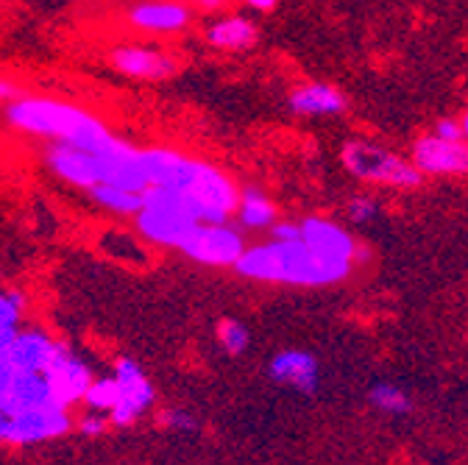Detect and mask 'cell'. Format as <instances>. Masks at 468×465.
<instances>
[{"label":"cell","mask_w":468,"mask_h":465,"mask_svg":"<svg viewBox=\"0 0 468 465\" xmlns=\"http://www.w3.org/2000/svg\"><path fill=\"white\" fill-rule=\"evenodd\" d=\"M268 376L282 387L313 396L321 387V363L315 354L302 352V348H284L268 363Z\"/></svg>","instance_id":"obj_15"},{"label":"cell","mask_w":468,"mask_h":465,"mask_svg":"<svg viewBox=\"0 0 468 465\" xmlns=\"http://www.w3.org/2000/svg\"><path fill=\"white\" fill-rule=\"evenodd\" d=\"M243 228L234 223H196V228L182 243V254L207 268H234L246 251Z\"/></svg>","instance_id":"obj_7"},{"label":"cell","mask_w":468,"mask_h":465,"mask_svg":"<svg viewBox=\"0 0 468 465\" xmlns=\"http://www.w3.org/2000/svg\"><path fill=\"white\" fill-rule=\"evenodd\" d=\"M45 162L56 179H62L70 187L92 190L95 185H103V156L95 151H84L65 143H50L45 151Z\"/></svg>","instance_id":"obj_11"},{"label":"cell","mask_w":468,"mask_h":465,"mask_svg":"<svg viewBox=\"0 0 468 465\" xmlns=\"http://www.w3.org/2000/svg\"><path fill=\"white\" fill-rule=\"evenodd\" d=\"M159 424L165 429H173V432H198V418L190 413V410H182V407H173V410H165L159 416Z\"/></svg>","instance_id":"obj_26"},{"label":"cell","mask_w":468,"mask_h":465,"mask_svg":"<svg viewBox=\"0 0 468 465\" xmlns=\"http://www.w3.org/2000/svg\"><path fill=\"white\" fill-rule=\"evenodd\" d=\"M45 376H48V382L53 387L56 401L62 404V407H68V410H70L73 404H81L90 382L95 379L92 368L73 352L70 345H62V352L53 357V363L48 365Z\"/></svg>","instance_id":"obj_13"},{"label":"cell","mask_w":468,"mask_h":465,"mask_svg":"<svg viewBox=\"0 0 468 465\" xmlns=\"http://www.w3.org/2000/svg\"><path fill=\"white\" fill-rule=\"evenodd\" d=\"M73 429V416L68 407L48 404L28 407L20 413L0 416V443L4 446H37L62 438Z\"/></svg>","instance_id":"obj_6"},{"label":"cell","mask_w":468,"mask_h":465,"mask_svg":"<svg viewBox=\"0 0 468 465\" xmlns=\"http://www.w3.org/2000/svg\"><path fill=\"white\" fill-rule=\"evenodd\" d=\"M368 401L377 407L379 413H388V416H407L410 410H413V401H410V396L390 385V382H377L371 390H368Z\"/></svg>","instance_id":"obj_20"},{"label":"cell","mask_w":468,"mask_h":465,"mask_svg":"<svg viewBox=\"0 0 468 465\" xmlns=\"http://www.w3.org/2000/svg\"><path fill=\"white\" fill-rule=\"evenodd\" d=\"M112 379L117 387L114 407L109 410V424L112 427H132L137 424L156 401V390L143 371V365L132 357H121L112 368Z\"/></svg>","instance_id":"obj_8"},{"label":"cell","mask_w":468,"mask_h":465,"mask_svg":"<svg viewBox=\"0 0 468 465\" xmlns=\"http://www.w3.org/2000/svg\"><path fill=\"white\" fill-rule=\"evenodd\" d=\"M79 427V432L84 435V438H101L112 424H109V416H103V413H92V410H87V416L76 424Z\"/></svg>","instance_id":"obj_27"},{"label":"cell","mask_w":468,"mask_h":465,"mask_svg":"<svg viewBox=\"0 0 468 465\" xmlns=\"http://www.w3.org/2000/svg\"><path fill=\"white\" fill-rule=\"evenodd\" d=\"M143 167L148 187L179 193L198 223H226L234 217L240 187L218 164L176 148H143Z\"/></svg>","instance_id":"obj_1"},{"label":"cell","mask_w":468,"mask_h":465,"mask_svg":"<svg viewBox=\"0 0 468 465\" xmlns=\"http://www.w3.org/2000/svg\"><path fill=\"white\" fill-rule=\"evenodd\" d=\"M90 198L95 201V206L121 215V217H134L137 209L143 206V193L126 190V187H114V185H95L92 190H87Z\"/></svg>","instance_id":"obj_19"},{"label":"cell","mask_w":468,"mask_h":465,"mask_svg":"<svg viewBox=\"0 0 468 465\" xmlns=\"http://www.w3.org/2000/svg\"><path fill=\"white\" fill-rule=\"evenodd\" d=\"M340 162L355 179L374 185V187H390V190H413L424 182L421 173L413 167L407 156L390 151L388 145L371 143V140H348L340 148Z\"/></svg>","instance_id":"obj_5"},{"label":"cell","mask_w":468,"mask_h":465,"mask_svg":"<svg viewBox=\"0 0 468 465\" xmlns=\"http://www.w3.org/2000/svg\"><path fill=\"white\" fill-rule=\"evenodd\" d=\"M432 134L446 137V140H463V134H460V121H454V118H441V121L435 123Z\"/></svg>","instance_id":"obj_29"},{"label":"cell","mask_w":468,"mask_h":465,"mask_svg":"<svg viewBox=\"0 0 468 465\" xmlns=\"http://www.w3.org/2000/svg\"><path fill=\"white\" fill-rule=\"evenodd\" d=\"M109 62L121 76L137 79V81H165L179 70V62H176L173 53L154 48V45H137V42L114 48L109 53Z\"/></svg>","instance_id":"obj_12"},{"label":"cell","mask_w":468,"mask_h":465,"mask_svg":"<svg viewBox=\"0 0 468 465\" xmlns=\"http://www.w3.org/2000/svg\"><path fill=\"white\" fill-rule=\"evenodd\" d=\"M26 312V296L20 290H0V334L20 326Z\"/></svg>","instance_id":"obj_24"},{"label":"cell","mask_w":468,"mask_h":465,"mask_svg":"<svg viewBox=\"0 0 468 465\" xmlns=\"http://www.w3.org/2000/svg\"><path fill=\"white\" fill-rule=\"evenodd\" d=\"M346 215H348L351 223L368 226V223H374V220L382 215V206H379V201L371 198V196H355V198L348 201V206H346Z\"/></svg>","instance_id":"obj_25"},{"label":"cell","mask_w":468,"mask_h":465,"mask_svg":"<svg viewBox=\"0 0 468 465\" xmlns=\"http://www.w3.org/2000/svg\"><path fill=\"white\" fill-rule=\"evenodd\" d=\"M114 398H117V387H114V379H112V374H109V376H95V379L90 382V387H87L81 404L87 407V410H92V413L109 416V410L114 407Z\"/></svg>","instance_id":"obj_23"},{"label":"cell","mask_w":468,"mask_h":465,"mask_svg":"<svg viewBox=\"0 0 468 465\" xmlns=\"http://www.w3.org/2000/svg\"><path fill=\"white\" fill-rule=\"evenodd\" d=\"M196 215L187 201L165 187H148L143 193V206L134 215V228L140 240L179 251L187 235L196 228Z\"/></svg>","instance_id":"obj_4"},{"label":"cell","mask_w":468,"mask_h":465,"mask_svg":"<svg viewBox=\"0 0 468 465\" xmlns=\"http://www.w3.org/2000/svg\"><path fill=\"white\" fill-rule=\"evenodd\" d=\"M101 248L109 257H114L117 262H132L134 265V262H143L145 259L140 240L132 238V235H123V231H109V235L101 240Z\"/></svg>","instance_id":"obj_22"},{"label":"cell","mask_w":468,"mask_h":465,"mask_svg":"<svg viewBox=\"0 0 468 465\" xmlns=\"http://www.w3.org/2000/svg\"><path fill=\"white\" fill-rule=\"evenodd\" d=\"M460 134H463V143H468V109L463 111V118H460Z\"/></svg>","instance_id":"obj_33"},{"label":"cell","mask_w":468,"mask_h":465,"mask_svg":"<svg viewBox=\"0 0 468 465\" xmlns=\"http://www.w3.org/2000/svg\"><path fill=\"white\" fill-rule=\"evenodd\" d=\"M299 240L321 259L348 268V270H355V265L368 257L366 248L355 240V235H351L348 228H343L340 223H335L329 217H318V215L299 220Z\"/></svg>","instance_id":"obj_9"},{"label":"cell","mask_w":468,"mask_h":465,"mask_svg":"<svg viewBox=\"0 0 468 465\" xmlns=\"http://www.w3.org/2000/svg\"><path fill=\"white\" fill-rule=\"evenodd\" d=\"M190 6L179 4V0H143L129 12V26L151 37L182 34L185 28H190Z\"/></svg>","instance_id":"obj_14"},{"label":"cell","mask_w":468,"mask_h":465,"mask_svg":"<svg viewBox=\"0 0 468 465\" xmlns=\"http://www.w3.org/2000/svg\"><path fill=\"white\" fill-rule=\"evenodd\" d=\"M234 270L251 281L287 284V287H329L351 276L348 268L321 259L302 240H273V238L257 246H246Z\"/></svg>","instance_id":"obj_3"},{"label":"cell","mask_w":468,"mask_h":465,"mask_svg":"<svg viewBox=\"0 0 468 465\" xmlns=\"http://www.w3.org/2000/svg\"><path fill=\"white\" fill-rule=\"evenodd\" d=\"M271 238L273 240H299V223H292V220H276L271 226Z\"/></svg>","instance_id":"obj_28"},{"label":"cell","mask_w":468,"mask_h":465,"mask_svg":"<svg viewBox=\"0 0 468 465\" xmlns=\"http://www.w3.org/2000/svg\"><path fill=\"white\" fill-rule=\"evenodd\" d=\"M6 123L28 137L65 143L95 153L117 137L98 114L81 109L79 103L42 95H20L6 103Z\"/></svg>","instance_id":"obj_2"},{"label":"cell","mask_w":468,"mask_h":465,"mask_svg":"<svg viewBox=\"0 0 468 465\" xmlns=\"http://www.w3.org/2000/svg\"><path fill=\"white\" fill-rule=\"evenodd\" d=\"M421 176H468V143L424 134L407 156Z\"/></svg>","instance_id":"obj_10"},{"label":"cell","mask_w":468,"mask_h":465,"mask_svg":"<svg viewBox=\"0 0 468 465\" xmlns=\"http://www.w3.org/2000/svg\"><path fill=\"white\" fill-rule=\"evenodd\" d=\"M243 4L254 12H273L279 6V0H243Z\"/></svg>","instance_id":"obj_32"},{"label":"cell","mask_w":468,"mask_h":465,"mask_svg":"<svg viewBox=\"0 0 468 465\" xmlns=\"http://www.w3.org/2000/svg\"><path fill=\"white\" fill-rule=\"evenodd\" d=\"M234 217L243 231H271V226L279 220L276 204L268 193L260 187H243L238 196V206H234Z\"/></svg>","instance_id":"obj_18"},{"label":"cell","mask_w":468,"mask_h":465,"mask_svg":"<svg viewBox=\"0 0 468 465\" xmlns=\"http://www.w3.org/2000/svg\"><path fill=\"white\" fill-rule=\"evenodd\" d=\"M204 39L223 53H246L260 42V28L243 15H226L204 28Z\"/></svg>","instance_id":"obj_17"},{"label":"cell","mask_w":468,"mask_h":465,"mask_svg":"<svg viewBox=\"0 0 468 465\" xmlns=\"http://www.w3.org/2000/svg\"><path fill=\"white\" fill-rule=\"evenodd\" d=\"M190 4L196 9H201V12H220L229 4V0H190Z\"/></svg>","instance_id":"obj_31"},{"label":"cell","mask_w":468,"mask_h":465,"mask_svg":"<svg viewBox=\"0 0 468 465\" xmlns=\"http://www.w3.org/2000/svg\"><path fill=\"white\" fill-rule=\"evenodd\" d=\"M215 337H218V345L229 357H243L251 345V332L249 326H243L240 321L234 318H223L215 329Z\"/></svg>","instance_id":"obj_21"},{"label":"cell","mask_w":468,"mask_h":465,"mask_svg":"<svg viewBox=\"0 0 468 465\" xmlns=\"http://www.w3.org/2000/svg\"><path fill=\"white\" fill-rule=\"evenodd\" d=\"M346 106H348V100H346L343 90H337L335 84H326V81L299 84L287 95V109L296 114V118H307V121L340 118Z\"/></svg>","instance_id":"obj_16"},{"label":"cell","mask_w":468,"mask_h":465,"mask_svg":"<svg viewBox=\"0 0 468 465\" xmlns=\"http://www.w3.org/2000/svg\"><path fill=\"white\" fill-rule=\"evenodd\" d=\"M15 98H20V87L12 79L0 76V103H12Z\"/></svg>","instance_id":"obj_30"}]
</instances>
